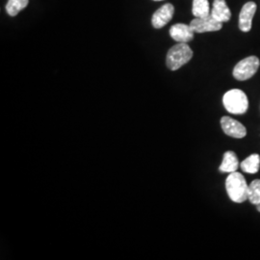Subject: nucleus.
<instances>
[{"label": "nucleus", "instance_id": "nucleus-7", "mask_svg": "<svg viewBox=\"0 0 260 260\" xmlns=\"http://www.w3.org/2000/svg\"><path fill=\"white\" fill-rule=\"evenodd\" d=\"M174 14H175V7L172 4L167 3L163 5L152 16V19H151L152 26L156 29L164 27L168 22L173 19Z\"/></svg>", "mask_w": 260, "mask_h": 260}, {"label": "nucleus", "instance_id": "nucleus-15", "mask_svg": "<svg viewBox=\"0 0 260 260\" xmlns=\"http://www.w3.org/2000/svg\"><path fill=\"white\" fill-rule=\"evenodd\" d=\"M248 200L251 205H258L260 204V179L251 181L249 185V197Z\"/></svg>", "mask_w": 260, "mask_h": 260}, {"label": "nucleus", "instance_id": "nucleus-6", "mask_svg": "<svg viewBox=\"0 0 260 260\" xmlns=\"http://www.w3.org/2000/svg\"><path fill=\"white\" fill-rule=\"evenodd\" d=\"M221 126L225 135L236 138V139H242L246 137L247 135V129L246 127L236 120H234L231 117L224 116L221 119Z\"/></svg>", "mask_w": 260, "mask_h": 260}, {"label": "nucleus", "instance_id": "nucleus-3", "mask_svg": "<svg viewBox=\"0 0 260 260\" xmlns=\"http://www.w3.org/2000/svg\"><path fill=\"white\" fill-rule=\"evenodd\" d=\"M223 104L225 110L235 115L245 114L249 108V101L241 90L233 89L223 94Z\"/></svg>", "mask_w": 260, "mask_h": 260}, {"label": "nucleus", "instance_id": "nucleus-14", "mask_svg": "<svg viewBox=\"0 0 260 260\" xmlns=\"http://www.w3.org/2000/svg\"><path fill=\"white\" fill-rule=\"evenodd\" d=\"M29 0H8L6 4V12L11 17H15L20 11L26 8Z\"/></svg>", "mask_w": 260, "mask_h": 260}, {"label": "nucleus", "instance_id": "nucleus-4", "mask_svg": "<svg viewBox=\"0 0 260 260\" xmlns=\"http://www.w3.org/2000/svg\"><path fill=\"white\" fill-rule=\"evenodd\" d=\"M259 66V59L256 56H249L234 67L233 76L239 81L248 80L256 74Z\"/></svg>", "mask_w": 260, "mask_h": 260}, {"label": "nucleus", "instance_id": "nucleus-11", "mask_svg": "<svg viewBox=\"0 0 260 260\" xmlns=\"http://www.w3.org/2000/svg\"><path fill=\"white\" fill-rule=\"evenodd\" d=\"M239 168V161L235 152L233 151H226L223 154V161L221 166L219 167V171L222 173L232 174L238 170Z\"/></svg>", "mask_w": 260, "mask_h": 260}, {"label": "nucleus", "instance_id": "nucleus-8", "mask_svg": "<svg viewBox=\"0 0 260 260\" xmlns=\"http://www.w3.org/2000/svg\"><path fill=\"white\" fill-rule=\"evenodd\" d=\"M256 12V4L252 1L247 2L242 7L239 15V29L243 32H249L252 25V19Z\"/></svg>", "mask_w": 260, "mask_h": 260}, {"label": "nucleus", "instance_id": "nucleus-16", "mask_svg": "<svg viewBox=\"0 0 260 260\" xmlns=\"http://www.w3.org/2000/svg\"><path fill=\"white\" fill-rule=\"evenodd\" d=\"M256 209H257L258 212H260V204L258 205H256Z\"/></svg>", "mask_w": 260, "mask_h": 260}, {"label": "nucleus", "instance_id": "nucleus-12", "mask_svg": "<svg viewBox=\"0 0 260 260\" xmlns=\"http://www.w3.org/2000/svg\"><path fill=\"white\" fill-rule=\"evenodd\" d=\"M243 172L247 174H256L260 169V156L254 153L246 158L240 164Z\"/></svg>", "mask_w": 260, "mask_h": 260}, {"label": "nucleus", "instance_id": "nucleus-9", "mask_svg": "<svg viewBox=\"0 0 260 260\" xmlns=\"http://www.w3.org/2000/svg\"><path fill=\"white\" fill-rule=\"evenodd\" d=\"M195 32L190 26V24L177 23L170 29V35L177 43H189L193 40Z\"/></svg>", "mask_w": 260, "mask_h": 260}, {"label": "nucleus", "instance_id": "nucleus-5", "mask_svg": "<svg viewBox=\"0 0 260 260\" xmlns=\"http://www.w3.org/2000/svg\"><path fill=\"white\" fill-rule=\"evenodd\" d=\"M190 26L195 33H205L219 31L223 27V22L214 19L211 15L205 18H196L190 23Z\"/></svg>", "mask_w": 260, "mask_h": 260}, {"label": "nucleus", "instance_id": "nucleus-10", "mask_svg": "<svg viewBox=\"0 0 260 260\" xmlns=\"http://www.w3.org/2000/svg\"><path fill=\"white\" fill-rule=\"evenodd\" d=\"M210 15L220 22L229 21L232 18V12L226 5L225 0H214Z\"/></svg>", "mask_w": 260, "mask_h": 260}, {"label": "nucleus", "instance_id": "nucleus-13", "mask_svg": "<svg viewBox=\"0 0 260 260\" xmlns=\"http://www.w3.org/2000/svg\"><path fill=\"white\" fill-rule=\"evenodd\" d=\"M192 13L196 18H205L211 14L208 0H193Z\"/></svg>", "mask_w": 260, "mask_h": 260}, {"label": "nucleus", "instance_id": "nucleus-1", "mask_svg": "<svg viewBox=\"0 0 260 260\" xmlns=\"http://www.w3.org/2000/svg\"><path fill=\"white\" fill-rule=\"evenodd\" d=\"M225 189L230 199L233 203L242 204L248 201L249 197V185L244 176L237 171L229 174L225 180Z\"/></svg>", "mask_w": 260, "mask_h": 260}, {"label": "nucleus", "instance_id": "nucleus-17", "mask_svg": "<svg viewBox=\"0 0 260 260\" xmlns=\"http://www.w3.org/2000/svg\"><path fill=\"white\" fill-rule=\"evenodd\" d=\"M153 1H162V0H153Z\"/></svg>", "mask_w": 260, "mask_h": 260}, {"label": "nucleus", "instance_id": "nucleus-2", "mask_svg": "<svg viewBox=\"0 0 260 260\" xmlns=\"http://www.w3.org/2000/svg\"><path fill=\"white\" fill-rule=\"evenodd\" d=\"M193 57V50L185 43H178L168 51L166 64L171 71H177Z\"/></svg>", "mask_w": 260, "mask_h": 260}]
</instances>
